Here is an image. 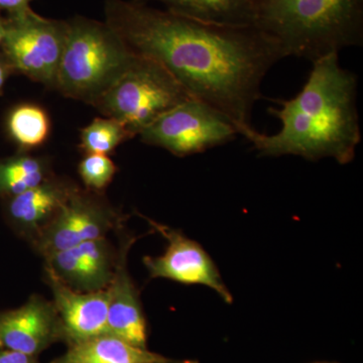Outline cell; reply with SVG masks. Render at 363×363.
<instances>
[{"label":"cell","instance_id":"obj_10","mask_svg":"<svg viewBox=\"0 0 363 363\" xmlns=\"http://www.w3.org/2000/svg\"><path fill=\"white\" fill-rule=\"evenodd\" d=\"M63 341L61 321L52 301L33 295L16 309L0 312V350L32 357Z\"/></svg>","mask_w":363,"mask_h":363},{"label":"cell","instance_id":"obj_19","mask_svg":"<svg viewBox=\"0 0 363 363\" xmlns=\"http://www.w3.org/2000/svg\"><path fill=\"white\" fill-rule=\"evenodd\" d=\"M133 136L135 135L116 119L111 117L95 118L89 125L83 128L80 147L86 155L108 156L121 143Z\"/></svg>","mask_w":363,"mask_h":363},{"label":"cell","instance_id":"obj_22","mask_svg":"<svg viewBox=\"0 0 363 363\" xmlns=\"http://www.w3.org/2000/svg\"><path fill=\"white\" fill-rule=\"evenodd\" d=\"M0 363H40L37 357L16 351L0 350Z\"/></svg>","mask_w":363,"mask_h":363},{"label":"cell","instance_id":"obj_11","mask_svg":"<svg viewBox=\"0 0 363 363\" xmlns=\"http://www.w3.org/2000/svg\"><path fill=\"white\" fill-rule=\"evenodd\" d=\"M45 278L52 290L67 345L106 334L108 296L106 290L82 292L70 286L45 266Z\"/></svg>","mask_w":363,"mask_h":363},{"label":"cell","instance_id":"obj_8","mask_svg":"<svg viewBox=\"0 0 363 363\" xmlns=\"http://www.w3.org/2000/svg\"><path fill=\"white\" fill-rule=\"evenodd\" d=\"M123 220V215L99 193L76 186L57 216L33 241V248L45 257L84 241L106 238L111 231L121 228Z\"/></svg>","mask_w":363,"mask_h":363},{"label":"cell","instance_id":"obj_16","mask_svg":"<svg viewBox=\"0 0 363 363\" xmlns=\"http://www.w3.org/2000/svg\"><path fill=\"white\" fill-rule=\"evenodd\" d=\"M167 9L205 23L255 26L257 0H156Z\"/></svg>","mask_w":363,"mask_h":363},{"label":"cell","instance_id":"obj_5","mask_svg":"<svg viewBox=\"0 0 363 363\" xmlns=\"http://www.w3.org/2000/svg\"><path fill=\"white\" fill-rule=\"evenodd\" d=\"M191 98L164 67L135 54L125 70L91 104L106 117L121 121L135 136L164 112Z\"/></svg>","mask_w":363,"mask_h":363},{"label":"cell","instance_id":"obj_17","mask_svg":"<svg viewBox=\"0 0 363 363\" xmlns=\"http://www.w3.org/2000/svg\"><path fill=\"white\" fill-rule=\"evenodd\" d=\"M52 176L50 162L45 157L23 154L0 160V197L11 199Z\"/></svg>","mask_w":363,"mask_h":363},{"label":"cell","instance_id":"obj_7","mask_svg":"<svg viewBox=\"0 0 363 363\" xmlns=\"http://www.w3.org/2000/svg\"><path fill=\"white\" fill-rule=\"evenodd\" d=\"M66 30V21L48 20L30 9L6 20L2 54L13 71L55 86Z\"/></svg>","mask_w":363,"mask_h":363},{"label":"cell","instance_id":"obj_14","mask_svg":"<svg viewBox=\"0 0 363 363\" xmlns=\"http://www.w3.org/2000/svg\"><path fill=\"white\" fill-rule=\"evenodd\" d=\"M76 185L52 176L37 187L7 199L6 214L14 230L30 245L50 225Z\"/></svg>","mask_w":363,"mask_h":363},{"label":"cell","instance_id":"obj_9","mask_svg":"<svg viewBox=\"0 0 363 363\" xmlns=\"http://www.w3.org/2000/svg\"><path fill=\"white\" fill-rule=\"evenodd\" d=\"M138 215L168 241L164 255L143 257V264L150 278L171 279L184 285L208 286L227 304H233V295L224 284L218 267L197 241L190 240L176 229Z\"/></svg>","mask_w":363,"mask_h":363},{"label":"cell","instance_id":"obj_21","mask_svg":"<svg viewBox=\"0 0 363 363\" xmlns=\"http://www.w3.org/2000/svg\"><path fill=\"white\" fill-rule=\"evenodd\" d=\"M32 0H0V11H6L9 18H16L30 11Z\"/></svg>","mask_w":363,"mask_h":363},{"label":"cell","instance_id":"obj_20","mask_svg":"<svg viewBox=\"0 0 363 363\" xmlns=\"http://www.w3.org/2000/svg\"><path fill=\"white\" fill-rule=\"evenodd\" d=\"M79 175L86 189L99 193L108 187L117 172L116 164L106 155H86L79 164Z\"/></svg>","mask_w":363,"mask_h":363},{"label":"cell","instance_id":"obj_3","mask_svg":"<svg viewBox=\"0 0 363 363\" xmlns=\"http://www.w3.org/2000/svg\"><path fill=\"white\" fill-rule=\"evenodd\" d=\"M255 26L286 57L314 62L363 45V0H257Z\"/></svg>","mask_w":363,"mask_h":363},{"label":"cell","instance_id":"obj_25","mask_svg":"<svg viewBox=\"0 0 363 363\" xmlns=\"http://www.w3.org/2000/svg\"><path fill=\"white\" fill-rule=\"evenodd\" d=\"M316 363H329V362H316Z\"/></svg>","mask_w":363,"mask_h":363},{"label":"cell","instance_id":"obj_23","mask_svg":"<svg viewBox=\"0 0 363 363\" xmlns=\"http://www.w3.org/2000/svg\"><path fill=\"white\" fill-rule=\"evenodd\" d=\"M13 71V67L9 63L6 56L4 54H0V91L4 88L7 77Z\"/></svg>","mask_w":363,"mask_h":363},{"label":"cell","instance_id":"obj_13","mask_svg":"<svg viewBox=\"0 0 363 363\" xmlns=\"http://www.w3.org/2000/svg\"><path fill=\"white\" fill-rule=\"evenodd\" d=\"M117 255L111 241L102 238L51 253L44 259L45 266L74 290L96 292L106 290L111 283Z\"/></svg>","mask_w":363,"mask_h":363},{"label":"cell","instance_id":"obj_18","mask_svg":"<svg viewBox=\"0 0 363 363\" xmlns=\"http://www.w3.org/2000/svg\"><path fill=\"white\" fill-rule=\"evenodd\" d=\"M7 128L14 142L23 149L43 145L49 136L51 124L47 112L33 104L16 107L7 119Z\"/></svg>","mask_w":363,"mask_h":363},{"label":"cell","instance_id":"obj_24","mask_svg":"<svg viewBox=\"0 0 363 363\" xmlns=\"http://www.w3.org/2000/svg\"><path fill=\"white\" fill-rule=\"evenodd\" d=\"M4 33H6V20L0 16V48L4 42Z\"/></svg>","mask_w":363,"mask_h":363},{"label":"cell","instance_id":"obj_1","mask_svg":"<svg viewBox=\"0 0 363 363\" xmlns=\"http://www.w3.org/2000/svg\"><path fill=\"white\" fill-rule=\"evenodd\" d=\"M105 16L131 52L164 67L191 96L225 116L238 133L252 126L264 79L285 58L255 26L205 23L143 0H107Z\"/></svg>","mask_w":363,"mask_h":363},{"label":"cell","instance_id":"obj_12","mask_svg":"<svg viewBox=\"0 0 363 363\" xmlns=\"http://www.w3.org/2000/svg\"><path fill=\"white\" fill-rule=\"evenodd\" d=\"M135 238L126 236L121 243L116 269L106 288L108 296L106 334L140 348H147V323L140 291L128 272V255Z\"/></svg>","mask_w":363,"mask_h":363},{"label":"cell","instance_id":"obj_2","mask_svg":"<svg viewBox=\"0 0 363 363\" xmlns=\"http://www.w3.org/2000/svg\"><path fill=\"white\" fill-rule=\"evenodd\" d=\"M312 64L302 90L281 100L279 108H269L281 121L279 133L266 135L250 126L238 135L262 157L298 156L311 162L331 157L350 164L362 142L357 75L341 67L338 54Z\"/></svg>","mask_w":363,"mask_h":363},{"label":"cell","instance_id":"obj_6","mask_svg":"<svg viewBox=\"0 0 363 363\" xmlns=\"http://www.w3.org/2000/svg\"><path fill=\"white\" fill-rule=\"evenodd\" d=\"M138 135L147 145L187 157L233 142L238 133L221 112L191 98L157 117Z\"/></svg>","mask_w":363,"mask_h":363},{"label":"cell","instance_id":"obj_15","mask_svg":"<svg viewBox=\"0 0 363 363\" xmlns=\"http://www.w3.org/2000/svg\"><path fill=\"white\" fill-rule=\"evenodd\" d=\"M50 363H198L177 360L104 334L68 345L61 357Z\"/></svg>","mask_w":363,"mask_h":363},{"label":"cell","instance_id":"obj_4","mask_svg":"<svg viewBox=\"0 0 363 363\" xmlns=\"http://www.w3.org/2000/svg\"><path fill=\"white\" fill-rule=\"evenodd\" d=\"M55 86L68 97L92 104L135 57L106 23L76 18L66 21Z\"/></svg>","mask_w":363,"mask_h":363}]
</instances>
